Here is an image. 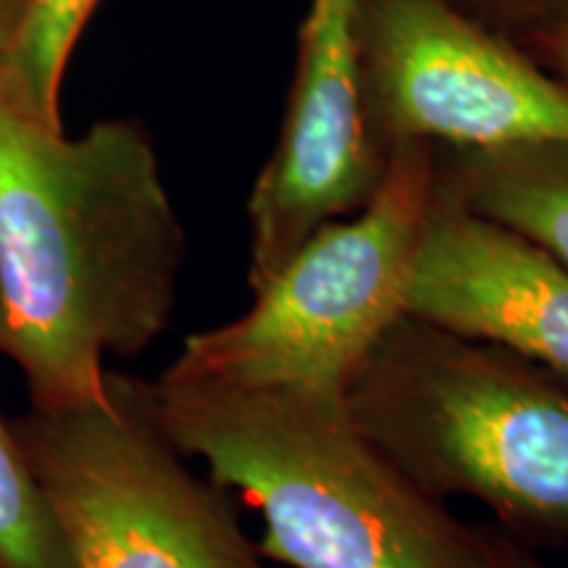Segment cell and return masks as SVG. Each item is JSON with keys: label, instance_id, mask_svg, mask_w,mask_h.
I'll return each instance as SVG.
<instances>
[{"label": "cell", "instance_id": "obj_11", "mask_svg": "<svg viewBox=\"0 0 568 568\" xmlns=\"http://www.w3.org/2000/svg\"><path fill=\"white\" fill-rule=\"evenodd\" d=\"M0 568H71L11 422L0 416Z\"/></svg>", "mask_w": 568, "mask_h": 568}, {"label": "cell", "instance_id": "obj_2", "mask_svg": "<svg viewBox=\"0 0 568 568\" xmlns=\"http://www.w3.org/2000/svg\"><path fill=\"white\" fill-rule=\"evenodd\" d=\"M148 408L187 458L264 518L290 568H495L485 529L450 514L353 422L345 397L161 374Z\"/></svg>", "mask_w": 568, "mask_h": 568}, {"label": "cell", "instance_id": "obj_8", "mask_svg": "<svg viewBox=\"0 0 568 568\" xmlns=\"http://www.w3.org/2000/svg\"><path fill=\"white\" fill-rule=\"evenodd\" d=\"M403 308L568 382V266L524 234L468 211L437 176Z\"/></svg>", "mask_w": 568, "mask_h": 568}, {"label": "cell", "instance_id": "obj_12", "mask_svg": "<svg viewBox=\"0 0 568 568\" xmlns=\"http://www.w3.org/2000/svg\"><path fill=\"white\" fill-rule=\"evenodd\" d=\"M453 3L514 42L568 19V0H453Z\"/></svg>", "mask_w": 568, "mask_h": 568}, {"label": "cell", "instance_id": "obj_15", "mask_svg": "<svg viewBox=\"0 0 568 568\" xmlns=\"http://www.w3.org/2000/svg\"><path fill=\"white\" fill-rule=\"evenodd\" d=\"M21 11H24V0H0V59L9 51Z\"/></svg>", "mask_w": 568, "mask_h": 568}, {"label": "cell", "instance_id": "obj_9", "mask_svg": "<svg viewBox=\"0 0 568 568\" xmlns=\"http://www.w3.org/2000/svg\"><path fill=\"white\" fill-rule=\"evenodd\" d=\"M437 184L568 266V140L437 148Z\"/></svg>", "mask_w": 568, "mask_h": 568}, {"label": "cell", "instance_id": "obj_14", "mask_svg": "<svg viewBox=\"0 0 568 568\" xmlns=\"http://www.w3.org/2000/svg\"><path fill=\"white\" fill-rule=\"evenodd\" d=\"M489 539V552H493L495 568H552L524 542L503 527H485Z\"/></svg>", "mask_w": 568, "mask_h": 568}, {"label": "cell", "instance_id": "obj_5", "mask_svg": "<svg viewBox=\"0 0 568 568\" xmlns=\"http://www.w3.org/2000/svg\"><path fill=\"white\" fill-rule=\"evenodd\" d=\"M71 568H268L230 493L187 466L142 379L109 368V395L11 422Z\"/></svg>", "mask_w": 568, "mask_h": 568}, {"label": "cell", "instance_id": "obj_1", "mask_svg": "<svg viewBox=\"0 0 568 568\" xmlns=\"http://www.w3.org/2000/svg\"><path fill=\"white\" fill-rule=\"evenodd\" d=\"M184 258L145 126L105 119L69 138L0 71V358L32 408L103 400L105 358L172 326Z\"/></svg>", "mask_w": 568, "mask_h": 568}, {"label": "cell", "instance_id": "obj_13", "mask_svg": "<svg viewBox=\"0 0 568 568\" xmlns=\"http://www.w3.org/2000/svg\"><path fill=\"white\" fill-rule=\"evenodd\" d=\"M518 45L568 90V19L548 30L527 34L524 40H518Z\"/></svg>", "mask_w": 568, "mask_h": 568}, {"label": "cell", "instance_id": "obj_6", "mask_svg": "<svg viewBox=\"0 0 568 568\" xmlns=\"http://www.w3.org/2000/svg\"><path fill=\"white\" fill-rule=\"evenodd\" d=\"M368 113L382 145L568 140V90L453 0H355Z\"/></svg>", "mask_w": 568, "mask_h": 568}, {"label": "cell", "instance_id": "obj_3", "mask_svg": "<svg viewBox=\"0 0 568 568\" xmlns=\"http://www.w3.org/2000/svg\"><path fill=\"white\" fill-rule=\"evenodd\" d=\"M345 403L426 493L485 503L527 545L568 542V382L558 374L403 314Z\"/></svg>", "mask_w": 568, "mask_h": 568}, {"label": "cell", "instance_id": "obj_10", "mask_svg": "<svg viewBox=\"0 0 568 568\" xmlns=\"http://www.w3.org/2000/svg\"><path fill=\"white\" fill-rule=\"evenodd\" d=\"M95 6L98 0H24L9 51L0 59V71L13 88L55 124H63L67 63Z\"/></svg>", "mask_w": 568, "mask_h": 568}, {"label": "cell", "instance_id": "obj_4", "mask_svg": "<svg viewBox=\"0 0 568 568\" xmlns=\"http://www.w3.org/2000/svg\"><path fill=\"white\" fill-rule=\"evenodd\" d=\"M435 176V145H395L364 209L318 226L243 316L190 335L163 374L345 397L366 355L406 314Z\"/></svg>", "mask_w": 568, "mask_h": 568}, {"label": "cell", "instance_id": "obj_7", "mask_svg": "<svg viewBox=\"0 0 568 568\" xmlns=\"http://www.w3.org/2000/svg\"><path fill=\"white\" fill-rule=\"evenodd\" d=\"M389 153L366 101L355 0H311L280 138L247 197V287L261 290L318 226L372 201Z\"/></svg>", "mask_w": 568, "mask_h": 568}]
</instances>
